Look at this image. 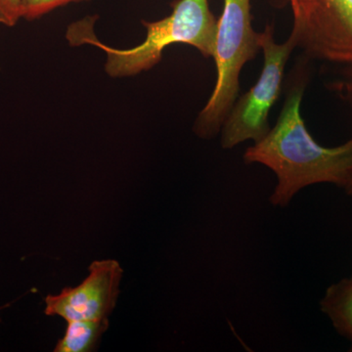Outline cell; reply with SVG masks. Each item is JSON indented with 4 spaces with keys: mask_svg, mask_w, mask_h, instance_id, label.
<instances>
[{
    "mask_svg": "<svg viewBox=\"0 0 352 352\" xmlns=\"http://www.w3.org/2000/svg\"><path fill=\"white\" fill-rule=\"evenodd\" d=\"M283 108L274 126L245 150V164H259L274 173L277 184L270 197L273 207L287 208L311 185L346 189L352 173V138L337 147H324L312 138L300 113L307 83L305 66L296 67Z\"/></svg>",
    "mask_w": 352,
    "mask_h": 352,
    "instance_id": "obj_1",
    "label": "cell"
},
{
    "mask_svg": "<svg viewBox=\"0 0 352 352\" xmlns=\"http://www.w3.org/2000/svg\"><path fill=\"white\" fill-rule=\"evenodd\" d=\"M170 6L173 13L168 17L142 21L147 29L145 41L131 50H116L99 41L94 34V17L69 25L67 39L73 46L91 44L103 50L107 55L106 72L113 78L135 76L153 68L171 44H189L204 57L212 58L219 19L210 11L208 0H175Z\"/></svg>",
    "mask_w": 352,
    "mask_h": 352,
    "instance_id": "obj_2",
    "label": "cell"
},
{
    "mask_svg": "<svg viewBox=\"0 0 352 352\" xmlns=\"http://www.w3.org/2000/svg\"><path fill=\"white\" fill-rule=\"evenodd\" d=\"M252 0H223L212 56L217 82L194 126L199 138L212 139L219 135L238 98L241 71L261 50L258 32L252 28Z\"/></svg>",
    "mask_w": 352,
    "mask_h": 352,
    "instance_id": "obj_3",
    "label": "cell"
},
{
    "mask_svg": "<svg viewBox=\"0 0 352 352\" xmlns=\"http://www.w3.org/2000/svg\"><path fill=\"white\" fill-rule=\"evenodd\" d=\"M258 44L263 53V69L256 82L236 99L222 124L220 144L226 150L248 140L258 142L270 131V111L280 97L285 69L296 48L291 36L277 43L274 25L270 24L258 32Z\"/></svg>",
    "mask_w": 352,
    "mask_h": 352,
    "instance_id": "obj_4",
    "label": "cell"
},
{
    "mask_svg": "<svg viewBox=\"0 0 352 352\" xmlns=\"http://www.w3.org/2000/svg\"><path fill=\"white\" fill-rule=\"evenodd\" d=\"M88 276L76 287H65L57 295H48L44 314L67 322L99 320L110 316L117 305L124 270L115 259L95 261Z\"/></svg>",
    "mask_w": 352,
    "mask_h": 352,
    "instance_id": "obj_5",
    "label": "cell"
},
{
    "mask_svg": "<svg viewBox=\"0 0 352 352\" xmlns=\"http://www.w3.org/2000/svg\"><path fill=\"white\" fill-rule=\"evenodd\" d=\"M320 308L337 333L352 342V276L329 286Z\"/></svg>",
    "mask_w": 352,
    "mask_h": 352,
    "instance_id": "obj_6",
    "label": "cell"
},
{
    "mask_svg": "<svg viewBox=\"0 0 352 352\" xmlns=\"http://www.w3.org/2000/svg\"><path fill=\"white\" fill-rule=\"evenodd\" d=\"M64 337L58 340L55 352H91L96 351L102 336L110 326L109 317L99 320L67 322Z\"/></svg>",
    "mask_w": 352,
    "mask_h": 352,
    "instance_id": "obj_7",
    "label": "cell"
},
{
    "mask_svg": "<svg viewBox=\"0 0 352 352\" xmlns=\"http://www.w3.org/2000/svg\"><path fill=\"white\" fill-rule=\"evenodd\" d=\"M82 1L89 0H21V17L29 21L39 19L59 7Z\"/></svg>",
    "mask_w": 352,
    "mask_h": 352,
    "instance_id": "obj_8",
    "label": "cell"
},
{
    "mask_svg": "<svg viewBox=\"0 0 352 352\" xmlns=\"http://www.w3.org/2000/svg\"><path fill=\"white\" fill-rule=\"evenodd\" d=\"M21 18V0H0V24L14 27Z\"/></svg>",
    "mask_w": 352,
    "mask_h": 352,
    "instance_id": "obj_9",
    "label": "cell"
},
{
    "mask_svg": "<svg viewBox=\"0 0 352 352\" xmlns=\"http://www.w3.org/2000/svg\"><path fill=\"white\" fill-rule=\"evenodd\" d=\"M344 191H346V193L347 194V195L352 196V173H351V180H349V185H347V187L346 189H344Z\"/></svg>",
    "mask_w": 352,
    "mask_h": 352,
    "instance_id": "obj_10",
    "label": "cell"
},
{
    "mask_svg": "<svg viewBox=\"0 0 352 352\" xmlns=\"http://www.w3.org/2000/svg\"><path fill=\"white\" fill-rule=\"evenodd\" d=\"M349 351H351V352H352V342H351V349H349Z\"/></svg>",
    "mask_w": 352,
    "mask_h": 352,
    "instance_id": "obj_11",
    "label": "cell"
},
{
    "mask_svg": "<svg viewBox=\"0 0 352 352\" xmlns=\"http://www.w3.org/2000/svg\"><path fill=\"white\" fill-rule=\"evenodd\" d=\"M0 322H1V319H0Z\"/></svg>",
    "mask_w": 352,
    "mask_h": 352,
    "instance_id": "obj_12",
    "label": "cell"
}]
</instances>
